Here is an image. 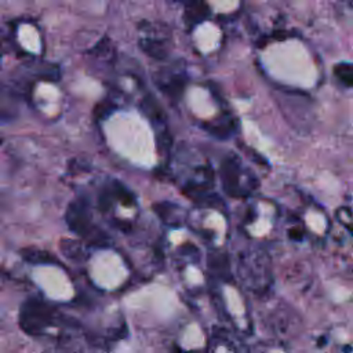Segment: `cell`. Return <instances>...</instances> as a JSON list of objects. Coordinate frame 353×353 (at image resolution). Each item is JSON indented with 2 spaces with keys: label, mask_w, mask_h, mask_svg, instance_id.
Instances as JSON below:
<instances>
[{
  "label": "cell",
  "mask_w": 353,
  "mask_h": 353,
  "mask_svg": "<svg viewBox=\"0 0 353 353\" xmlns=\"http://www.w3.org/2000/svg\"><path fill=\"white\" fill-rule=\"evenodd\" d=\"M55 312L39 299H29L21 307L19 324L29 335H40L54 324Z\"/></svg>",
  "instance_id": "cell-1"
},
{
  "label": "cell",
  "mask_w": 353,
  "mask_h": 353,
  "mask_svg": "<svg viewBox=\"0 0 353 353\" xmlns=\"http://www.w3.org/2000/svg\"><path fill=\"white\" fill-rule=\"evenodd\" d=\"M66 222L69 228L74 230L77 234L90 239H94V236H97L99 239V233L98 230H95L91 218L87 212V208L80 201H76L69 205V210L66 212Z\"/></svg>",
  "instance_id": "cell-2"
},
{
  "label": "cell",
  "mask_w": 353,
  "mask_h": 353,
  "mask_svg": "<svg viewBox=\"0 0 353 353\" xmlns=\"http://www.w3.org/2000/svg\"><path fill=\"white\" fill-rule=\"evenodd\" d=\"M61 250L62 252L69 256L70 259H81L83 255H84V250H83V245L76 241V240H72V239H66V240H62L61 243Z\"/></svg>",
  "instance_id": "cell-3"
},
{
  "label": "cell",
  "mask_w": 353,
  "mask_h": 353,
  "mask_svg": "<svg viewBox=\"0 0 353 353\" xmlns=\"http://www.w3.org/2000/svg\"><path fill=\"white\" fill-rule=\"evenodd\" d=\"M335 74L338 79L349 87H353V65L349 63H342L335 68Z\"/></svg>",
  "instance_id": "cell-4"
}]
</instances>
